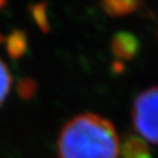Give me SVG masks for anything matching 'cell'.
Wrapping results in <instances>:
<instances>
[{"label":"cell","instance_id":"6da1fadb","mask_svg":"<svg viewBox=\"0 0 158 158\" xmlns=\"http://www.w3.org/2000/svg\"><path fill=\"white\" fill-rule=\"evenodd\" d=\"M119 138L109 119L81 114L68 121L57 139L59 158H117Z\"/></svg>","mask_w":158,"mask_h":158},{"label":"cell","instance_id":"7a4b0ae2","mask_svg":"<svg viewBox=\"0 0 158 158\" xmlns=\"http://www.w3.org/2000/svg\"><path fill=\"white\" fill-rule=\"evenodd\" d=\"M131 116L134 128L143 139L158 144V85L136 97Z\"/></svg>","mask_w":158,"mask_h":158},{"label":"cell","instance_id":"3957f363","mask_svg":"<svg viewBox=\"0 0 158 158\" xmlns=\"http://www.w3.org/2000/svg\"><path fill=\"white\" fill-rule=\"evenodd\" d=\"M111 52L119 60H131L137 55L139 51V40L132 33L129 32H118L114 35L111 40Z\"/></svg>","mask_w":158,"mask_h":158},{"label":"cell","instance_id":"277c9868","mask_svg":"<svg viewBox=\"0 0 158 158\" xmlns=\"http://www.w3.org/2000/svg\"><path fill=\"white\" fill-rule=\"evenodd\" d=\"M121 158H152L148 143L137 135L125 136L121 147Z\"/></svg>","mask_w":158,"mask_h":158},{"label":"cell","instance_id":"5b68a950","mask_svg":"<svg viewBox=\"0 0 158 158\" xmlns=\"http://www.w3.org/2000/svg\"><path fill=\"white\" fill-rule=\"evenodd\" d=\"M101 6L109 17L117 18L137 11L142 6V2L136 0H108L101 2Z\"/></svg>","mask_w":158,"mask_h":158},{"label":"cell","instance_id":"8992f818","mask_svg":"<svg viewBox=\"0 0 158 158\" xmlns=\"http://www.w3.org/2000/svg\"><path fill=\"white\" fill-rule=\"evenodd\" d=\"M28 48V39L25 31L15 29L6 39V51L12 59H20Z\"/></svg>","mask_w":158,"mask_h":158},{"label":"cell","instance_id":"52a82bcc","mask_svg":"<svg viewBox=\"0 0 158 158\" xmlns=\"http://www.w3.org/2000/svg\"><path fill=\"white\" fill-rule=\"evenodd\" d=\"M29 12H31L35 23L38 25V27L44 33H48L49 32V21H48V15H47V4L40 2V4L31 5Z\"/></svg>","mask_w":158,"mask_h":158},{"label":"cell","instance_id":"ba28073f","mask_svg":"<svg viewBox=\"0 0 158 158\" xmlns=\"http://www.w3.org/2000/svg\"><path fill=\"white\" fill-rule=\"evenodd\" d=\"M12 85V76L6 63L0 59V106L4 103L10 93Z\"/></svg>","mask_w":158,"mask_h":158},{"label":"cell","instance_id":"9c48e42d","mask_svg":"<svg viewBox=\"0 0 158 158\" xmlns=\"http://www.w3.org/2000/svg\"><path fill=\"white\" fill-rule=\"evenodd\" d=\"M38 90V85L34 80L29 79V77H25V79L20 80L17 85L18 95L20 96L23 100H29L32 98L35 93Z\"/></svg>","mask_w":158,"mask_h":158},{"label":"cell","instance_id":"30bf717a","mask_svg":"<svg viewBox=\"0 0 158 158\" xmlns=\"http://www.w3.org/2000/svg\"><path fill=\"white\" fill-rule=\"evenodd\" d=\"M113 66H114V70H115V72H118V73H122L123 69H124V67H123L124 64H123V62H121V61L115 62Z\"/></svg>","mask_w":158,"mask_h":158},{"label":"cell","instance_id":"8fae6325","mask_svg":"<svg viewBox=\"0 0 158 158\" xmlns=\"http://www.w3.org/2000/svg\"><path fill=\"white\" fill-rule=\"evenodd\" d=\"M5 5H6V2H5V1H2V0H1V1H0V10H2V7H4Z\"/></svg>","mask_w":158,"mask_h":158},{"label":"cell","instance_id":"7c38bea8","mask_svg":"<svg viewBox=\"0 0 158 158\" xmlns=\"http://www.w3.org/2000/svg\"><path fill=\"white\" fill-rule=\"evenodd\" d=\"M5 41V39H4V36H2V34L0 33V42H4Z\"/></svg>","mask_w":158,"mask_h":158}]
</instances>
